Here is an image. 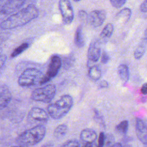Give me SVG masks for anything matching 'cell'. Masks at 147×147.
Masks as SVG:
<instances>
[{
	"instance_id": "6da1fadb",
	"label": "cell",
	"mask_w": 147,
	"mask_h": 147,
	"mask_svg": "<svg viewBox=\"0 0 147 147\" xmlns=\"http://www.w3.org/2000/svg\"><path fill=\"white\" fill-rule=\"evenodd\" d=\"M38 14V10L35 5H28L3 21L0 24V28L8 30L23 26L36 18Z\"/></svg>"
},
{
	"instance_id": "7a4b0ae2",
	"label": "cell",
	"mask_w": 147,
	"mask_h": 147,
	"mask_svg": "<svg viewBox=\"0 0 147 147\" xmlns=\"http://www.w3.org/2000/svg\"><path fill=\"white\" fill-rule=\"evenodd\" d=\"M45 134V126L42 125H38L21 133L16 138V144L25 147L33 146L41 141Z\"/></svg>"
},
{
	"instance_id": "3957f363",
	"label": "cell",
	"mask_w": 147,
	"mask_h": 147,
	"mask_svg": "<svg viewBox=\"0 0 147 147\" xmlns=\"http://www.w3.org/2000/svg\"><path fill=\"white\" fill-rule=\"evenodd\" d=\"M73 105L72 97L68 94L61 96L56 102L49 104L47 107L49 115L55 119H59L65 116Z\"/></svg>"
},
{
	"instance_id": "277c9868",
	"label": "cell",
	"mask_w": 147,
	"mask_h": 147,
	"mask_svg": "<svg viewBox=\"0 0 147 147\" xmlns=\"http://www.w3.org/2000/svg\"><path fill=\"white\" fill-rule=\"evenodd\" d=\"M44 75L38 69L29 68L25 69L19 76L18 83L22 87H30L40 84Z\"/></svg>"
},
{
	"instance_id": "5b68a950",
	"label": "cell",
	"mask_w": 147,
	"mask_h": 147,
	"mask_svg": "<svg viewBox=\"0 0 147 147\" xmlns=\"http://www.w3.org/2000/svg\"><path fill=\"white\" fill-rule=\"evenodd\" d=\"M56 87L53 84H49L44 87L36 88L31 94L32 100L43 103H49L55 96Z\"/></svg>"
},
{
	"instance_id": "8992f818",
	"label": "cell",
	"mask_w": 147,
	"mask_h": 147,
	"mask_svg": "<svg viewBox=\"0 0 147 147\" xmlns=\"http://www.w3.org/2000/svg\"><path fill=\"white\" fill-rule=\"evenodd\" d=\"M61 64L62 61L61 58L57 55L53 56L50 59L47 71L44 75L40 84H44L55 78L58 74Z\"/></svg>"
},
{
	"instance_id": "52a82bcc",
	"label": "cell",
	"mask_w": 147,
	"mask_h": 147,
	"mask_svg": "<svg viewBox=\"0 0 147 147\" xmlns=\"http://www.w3.org/2000/svg\"><path fill=\"white\" fill-rule=\"evenodd\" d=\"M59 9L63 21L65 25L70 24L74 18V13L69 0H59Z\"/></svg>"
},
{
	"instance_id": "ba28073f",
	"label": "cell",
	"mask_w": 147,
	"mask_h": 147,
	"mask_svg": "<svg viewBox=\"0 0 147 147\" xmlns=\"http://www.w3.org/2000/svg\"><path fill=\"white\" fill-rule=\"evenodd\" d=\"M100 56V44L98 40H93L88 47L87 52V65L91 67L92 64L98 61Z\"/></svg>"
},
{
	"instance_id": "9c48e42d",
	"label": "cell",
	"mask_w": 147,
	"mask_h": 147,
	"mask_svg": "<svg viewBox=\"0 0 147 147\" xmlns=\"http://www.w3.org/2000/svg\"><path fill=\"white\" fill-rule=\"evenodd\" d=\"M106 18V12L102 10H93L88 15L87 21L92 27L96 28L103 24Z\"/></svg>"
},
{
	"instance_id": "30bf717a",
	"label": "cell",
	"mask_w": 147,
	"mask_h": 147,
	"mask_svg": "<svg viewBox=\"0 0 147 147\" xmlns=\"http://www.w3.org/2000/svg\"><path fill=\"white\" fill-rule=\"evenodd\" d=\"M26 0H7L0 8V14L9 15L24 5Z\"/></svg>"
},
{
	"instance_id": "8fae6325",
	"label": "cell",
	"mask_w": 147,
	"mask_h": 147,
	"mask_svg": "<svg viewBox=\"0 0 147 147\" xmlns=\"http://www.w3.org/2000/svg\"><path fill=\"white\" fill-rule=\"evenodd\" d=\"M28 116L30 117V119L39 122H47L49 119L48 112L41 108L37 107H32L29 110Z\"/></svg>"
},
{
	"instance_id": "7c38bea8",
	"label": "cell",
	"mask_w": 147,
	"mask_h": 147,
	"mask_svg": "<svg viewBox=\"0 0 147 147\" xmlns=\"http://www.w3.org/2000/svg\"><path fill=\"white\" fill-rule=\"evenodd\" d=\"M136 133L137 138L143 145L147 142V123L138 118L136 120Z\"/></svg>"
},
{
	"instance_id": "4fadbf2b",
	"label": "cell",
	"mask_w": 147,
	"mask_h": 147,
	"mask_svg": "<svg viewBox=\"0 0 147 147\" xmlns=\"http://www.w3.org/2000/svg\"><path fill=\"white\" fill-rule=\"evenodd\" d=\"M11 100V94L9 88L5 85L0 86V110L7 106Z\"/></svg>"
},
{
	"instance_id": "5bb4252c",
	"label": "cell",
	"mask_w": 147,
	"mask_h": 147,
	"mask_svg": "<svg viewBox=\"0 0 147 147\" xmlns=\"http://www.w3.org/2000/svg\"><path fill=\"white\" fill-rule=\"evenodd\" d=\"M80 138L83 142L94 143L97 138V134L93 129H84L81 131Z\"/></svg>"
},
{
	"instance_id": "9a60e30c",
	"label": "cell",
	"mask_w": 147,
	"mask_h": 147,
	"mask_svg": "<svg viewBox=\"0 0 147 147\" xmlns=\"http://www.w3.org/2000/svg\"><path fill=\"white\" fill-rule=\"evenodd\" d=\"M114 26L112 24H107L103 29L100 34V40L103 42H106L112 36Z\"/></svg>"
},
{
	"instance_id": "2e32d148",
	"label": "cell",
	"mask_w": 147,
	"mask_h": 147,
	"mask_svg": "<svg viewBox=\"0 0 147 147\" xmlns=\"http://www.w3.org/2000/svg\"><path fill=\"white\" fill-rule=\"evenodd\" d=\"M74 42L76 47L82 48L84 45V40L83 34V29L81 25L79 26L75 32Z\"/></svg>"
},
{
	"instance_id": "e0dca14e",
	"label": "cell",
	"mask_w": 147,
	"mask_h": 147,
	"mask_svg": "<svg viewBox=\"0 0 147 147\" xmlns=\"http://www.w3.org/2000/svg\"><path fill=\"white\" fill-rule=\"evenodd\" d=\"M131 14V11L129 8H124L122 9L116 16L117 20L122 23H125L130 18Z\"/></svg>"
},
{
	"instance_id": "ac0fdd59",
	"label": "cell",
	"mask_w": 147,
	"mask_h": 147,
	"mask_svg": "<svg viewBox=\"0 0 147 147\" xmlns=\"http://www.w3.org/2000/svg\"><path fill=\"white\" fill-rule=\"evenodd\" d=\"M88 75L91 79L93 80H98L100 78L102 75L101 69L96 65H92L89 68Z\"/></svg>"
},
{
	"instance_id": "d6986e66",
	"label": "cell",
	"mask_w": 147,
	"mask_h": 147,
	"mask_svg": "<svg viewBox=\"0 0 147 147\" xmlns=\"http://www.w3.org/2000/svg\"><path fill=\"white\" fill-rule=\"evenodd\" d=\"M68 131V126L65 124L58 125L53 131V136L56 138L60 139L64 137Z\"/></svg>"
},
{
	"instance_id": "ffe728a7",
	"label": "cell",
	"mask_w": 147,
	"mask_h": 147,
	"mask_svg": "<svg viewBox=\"0 0 147 147\" xmlns=\"http://www.w3.org/2000/svg\"><path fill=\"white\" fill-rule=\"evenodd\" d=\"M118 74L120 79L126 82L129 79V71L127 65L125 64H121L118 68Z\"/></svg>"
},
{
	"instance_id": "44dd1931",
	"label": "cell",
	"mask_w": 147,
	"mask_h": 147,
	"mask_svg": "<svg viewBox=\"0 0 147 147\" xmlns=\"http://www.w3.org/2000/svg\"><path fill=\"white\" fill-rule=\"evenodd\" d=\"M146 41L144 40H142V42L140 44L138 47L134 51V56L136 59H141L142 56L144 55L145 51H146Z\"/></svg>"
},
{
	"instance_id": "7402d4cb",
	"label": "cell",
	"mask_w": 147,
	"mask_h": 147,
	"mask_svg": "<svg viewBox=\"0 0 147 147\" xmlns=\"http://www.w3.org/2000/svg\"><path fill=\"white\" fill-rule=\"evenodd\" d=\"M129 128V122L127 120L121 121L115 126V130L117 133L121 134H126Z\"/></svg>"
},
{
	"instance_id": "603a6c76",
	"label": "cell",
	"mask_w": 147,
	"mask_h": 147,
	"mask_svg": "<svg viewBox=\"0 0 147 147\" xmlns=\"http://www.w3.org/2000/svg\"><path fill=\"white\" fill-rule=\"evenodd\" d=\"M29 47V44L26 42H24L18 47H17L16 48H15L13 51L12 52L11 54V57H16L21 54L22 52H24L25 50H26L28 47Z\"/></svg>"
},
{
	"instance_id": "cb8c5ba5",
	"label": "cell",
	"mask_w": 147,
	"mask_h": 147,
	"mask_svg": "<svg viewBox=\"0 0 147 147\" xmlns=\"http://www.w3.org/2000/svg\"><path fill=\"white\" fill-rule=\"evenodd\" d=\"M80 145L76 140H70L64 142L60 147H80Z\"/></svg>"
},
{
	"instance_id": "d4e9b609",
	"label": "cell",
	"mask_w": 147,
	"mask_h": 147,
	"mask_svg": "<svg viewBox=\"0 0 147 147\" xmlns=\"http://www.w3.org/2000/svg\"><path fill=\"white\" fill-rule=\"evenodd\" d=\"M126 0H110L112 6L115 8H120L122 7L126 3Z\"/></svg>"
},
{
	"instance_id": "484cf974",
	"label": "cell",
	"mask_w": 147,
	"mask_h": 147,
	"mask_svg": "<svg viewBox=\"0 0 147 147\" xmlns=\"http://www.w3.org/2000/svg\"><path fill=\"white\" fill-rule=\"evenodd\" d=\"M106 140V135L103 132H100L98 138V143L97 147H103Z\"/></svg>"
},
{
	"instance_id": "4316f807",
	"label": "cell",
	"mask_w": 147,
	"mask_h": 147,
	"mask_svg": "<svg viewBox=\"0 0 147 147\" xmlns=\"http://www.w3.org/2000/svg\"><path fill=\"white\" fill-rule=\"evenodd\" d=\"M110 56L109 55L107 54V53L104 52L101 56V62L103 64H106L109 62V61L110 60Z\"/></svg>"
},
{
	"instance_id": "83f0119b",
	"label": "cell",
	"mask_w": 147,
	"mask_h": 147,
	"mask_svg": "<svg viewBox=\"0 0 147 147\" xmlns=\"http://www.w3.org/2000/svg\"><path fill=\"white\" fill-rule=\"evenodd\" d=\"M87 17H88V14H87V13L84 11V10H80L79 12V17L80 18V20H84L87 19Z\"/></svg>"
},
{
	"instance_id": "f1b7e54d",
	"label": "cell",
	"mask_w": 147,
	"mask_h": 147,
	"mask_svg": "<svg viewBox=\"0 0 147 147\" xmlns=\"http://www.w3.org/2000/svg\"><path fill=\"white\" fill-rule=\"evenodd\" d=\"M95 117H96V119H97V122H98L100 125L102 124L103 125H105L104 121L102 116L99 114V113L97 111H95Z\"/></svg>"
},
{
	"instance_id": "f546056e",
	"label": "cell",
	"mask_w": 147,
	"mask_h": 147,
	"mask_svg": "<svg viewBox=\"0 0 147 147\" xmlns=\"http://www.w3.org/2000/svg\"><path fill=\"white\" fill-rule=\"evenodd\" d=\"M7 59V56L4 54H0V68L5 64Z\"/></svg>"
},
{
	"instance_id": "4dcf8cb0",
	"label": "cell",
	"mask_w": 147,
	"mask_h": 147,
	"mask_svg": "<svg viewBox=\"0 0 147 147\" xmlns=\"http://www.w3.org/2000/svg\"><path fill=\"white\" fill-rule=\"evenodd\" d=\"M8 38V34L6 33H0V44H2Z\"/></svg>"
},
{
	"instance_id": "1f68e13d",
	"label": "cell",
	"mask_w": 147,
	"mask_h": 147,
	"mask_svg": "<svg viewBox=\"0 0 147 147\" xmlns=\"http://www.w3.org/2000/svg\"><path fill=\"white\" fill-rule=\"evenodd\" d=\"M140 10L142 12H147V0H144L140 6Z\"/></svg>"
},
{
	"instance_id": "d6a6232c",
	"label": "cell",
	"mask_w": 147,
	"mask_h": 147,
	"mask_svg": "<svg viewBox=\"0 0 147 147\" xmlns=\"http://www.w3.org/2000/svg\"><path fill=\"white\" fill-rule=\"evenodd\" d=\"M141 92L144 95H147V83H145L142 85L141 88Z\"/></svg>"
},
{
	"instance_id": "836d02e7",
	"label": "cell",
	"mask_w": 147,
	"mask_h": 147,
	"mask_svg": "<svg viewBox=\"0 0 147 147\" xmlns=\"http://www.w3.org/2000/svg\"><path fill=\"white\" fill-rule=\"evenodd\" d=\"M99 87L100 88H106L108 87V83L106 80H103L99 83Z\"/></svg>"
},
{
	"instance_id": "e575fe53",
	"label": "cell",
	"mask_w": 147,
	"mask_h": 147,
	"mask_svg": "<svg viewBox=\"0 0 147 147\" xmlns=\"http://www.w3.org/2000/svg\"><path fill=\"white\" fill-rule=\"evenodd\" d=\"M80 147H94V146H93V143L84 142V144Z\"/></svg>"
},
{
	"instance_id": "d590c367",
	"label": "cell",
	"mask_w": 147,
	"mask_h": 147,
	"mask_svg": "<svg viewBox=\"0 0 147 147\" xmlns=\"http://www.w3.org/2000/svg\"><path fill=\"white\" fill-rule=\"evenodd\" d=\"M107 147H123V146H122V144H121L119 142H116V143H114Z\"/></svg>"
},
{
	"instance_id": "8d00e7d4",
	"label": "cell",
	"mask_w": 147,
	"mask_h": 147,
	"mask_svg": "<svg viewBox=\"0 0 147 147\" xmlns=\"http://www.w3.org/2000/svg\"><path fill=\"white\" fill-rule=\"evenodd\" d=\"M143 40H144L145 41H146L147 42V29L145 30V33H144V36L143 38Z\"/></svg>"
},
{
	"instance_id": "74e56055",
	"label": "cell",
	"mask_w": 147,
	"mask_h": 147,
	"mask_svg": "<svg viewBox=\"0 0 147 147\" xmlns=\"http://www.w3.org/2000/svg\"><path fill=\"white\" fill-rule=\"evenodd\" d=\"M41 147H53V145L51 144H46L42 146Z\"/></svg>"
},
{
	"instance_id": "f35d334b",
	"label": "cell",
	"mask_w": 147,
	"mask_h": 147,
	"mask_svg": "<svg viewBox=\"0 0 147 147\" xmlns=\"http://www.w3.org/2000/svg\"><path fill=\"white\" fill-rule=\"evenodd\" d=\"M11 147H25V146H21V145H15V146H12Z\"/></svg>"
},
{
	"instance_id": "ab89813d",
	"label": "cell",
	"mask_w": 147,
	"mask_h": 147,
	"mask_svg": "<svg viewBox=\"0 0 147 147\" xmlns=\"http://www.w3.org/2000/svg\"><path fill=\"white\" fill-rule=\"evenodd\" d=\"M144 147H147V142H146V144H144Z\"/></svg>"
},
{
	"instance_id": "60d3db41",
	"label": "cell",
	"mask_w": 147,
	"mask_h": 147,
	"mask_svg": "<svg viewBox=\"0 0 147 147\" xmlns=\"http://www.w3.org/2000/svg\"><path fill=\"white\" fill-rule=\"evenodd\" d=\"M74 1H75V2H79V1H80V0H73Z\"/></svg>"
},
{
	"instance_id": "b9f144b4",
	"label": "cell",
	"mask_w": 147,
	"mask_h": 147,
	"mask_svg": "<svg viewBox=\"0 0 147 147\" xmlns=\"http://www.w3.org/2000/svg\"><path fill=\"white\" fill-rule=\"evenodd\" d=\"M3 1H4V0H0V2H2Z\"/></svg>"
}]
</instances>
